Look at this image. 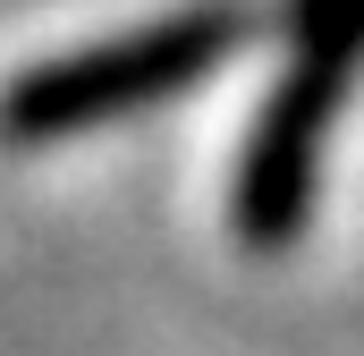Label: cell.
Returning a JSON list of instances; mask_svg holds the SVG:
<instances>
[{
    "label": "cell",
    "instance_id": "1",
    "mask_svg": "<svg viewBox=\"0 0 364 356\" xmlns=\"http://www.w3.org/2000/svg\"><path fill=\"white\" fill-rule=\"evenodd\" d=\"M356 51H364V0H314L305 9V68H296L288 102L263 119V145L246 162V212H255V229L288 221V204L305 187V162H314V136H322V119L339 102V77L356 68Z\"/></svg>",
    "mask_w": 364,
    "mask_h": 356
},
{
    "label": "cell",
    "instance_id": "2",
    "mask_svg": "<svg viewBox=\"0 0 364 356\" xmlns=\"http://www.w3.org/2000/svg\"><path fill=\"white\" fill-rule=\"evenodd\" d=\"M229 34H237L229 17H195V26H153V34L119 43V51H85V60H68V68H43L34 85L9 102V127H77L93 110H127V102H144V93L195 77Z\"/></svg>",
    "mask_w": 364,
    "mask_h": 356
}]
</instances>
